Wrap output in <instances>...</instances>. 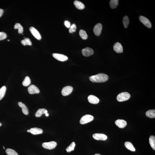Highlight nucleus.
Wrapping results in <instances>:
<instances>
[{
    "label": "nucleus",
    "mask_w": 155,
    "mask_h": 155,
    "mask_svg": "<svg viewBox=\"0 0 155 155\" xmlns=\"http://www.w3.org/2000/svg\"><path fill=\"white\" fill-rule=\"evenodd\" d=\"M108 75L103 73H99L89 77L90 80L92 82L101 83L106 82L108 80Z\"/></svg>",
    "instance_id": "1"
},
{
    "label": "nucleus",
    "mask_w": 155,
    "mask_h": 155,
    "mask_svg": "<svg viewBox=\"0 0 155 155\" xmlns=\"http://www.w3.org/2000/svg\"><path fill=\"white\" fill-rule=\"evenodd\" d=\"M131 97V95L127 92H122L117 96V99L119 102H122L128 100Z\"/></svg>",
    "instance_id": "2"
},
{
    "label": "nucleus",
    "mask_w": 155,
    "mask_h": 155,
    "mask_svg": "<svg viewBox=\"0 0 155 155\" xmlns=\"http://www.w3.org/2000/svg\"><path fill=\"white\" fill-rule=\"evenodd\" d=\"M93 119L94 117L92 115H86L82 117L80 120V123L82 124H85L91 122Z\"/></svg>",
    "instance_id": "3"
},
{
    "label": "nucleus",
    "mask_w": 155,
    "mask_h": 155,
    "mask_svg": "<svg viewBox=\"0 0 155 155\" xmlns=\"http://www.w3.org/2000/svg\"><path fill=\"white\" fill-rule=\"evenodd\" d=\"M57 145V143L55 141L44 142L42 144L43 147L48 149H52L55 148Z\"/></svg>",
    "instance_id": "4"
},
{
    "label": "nucleus",
    "mask_w": 155,
    "mask_h": 155,
    "mask_svg": "<svg viewBox=\"0 0 155 155\" xmlns=\"http://www.w3.org/2000/svg\"><path fill=\"white\" fill-rule=\"evenodd\" d=\"M140 21L144 25L148 28H151L152 25L149 20L145 17L141 16L139 17Z\"/></svg>",
    "instance_id": "5"
},
{
    "label": "nucleus",
    "mask_w": 155,
    "mask_h": 155,
    "mask_svg": "<svg viewBox=\"0 0 155 155\" xmlns=\"http://www.w3.org/2000/svg\"><path fill=\"white\" fill-rule=\"evenodd\" d=\"M53 56L56 59L60 61L64 62L68 59L67 57L62 54L54 53L53 54Z\"/></svg>",
    "instance_id": "6"
},
{
    "label": "nucleus",
    "mask_w": 155,
    "mask_h": 155,
    "mask_svg": "<svg viewBox=\"0 0 155 155\" xmlns=\"http://www.w3.org/2000/svg\"><path fill=\"white\" fill-rule=\"evenodd\" d=\"M73 88L70 86L65 87L63 88L62 91V93L64 96H67L70 95L72 92Z\"/></svg>",
    "instance_id": "7"
},
{
    "label": "nucleus",
    "mask_w": 155,
    "mask_h": 155,
    "mask_svg": "<svg viewBox=\"0 0 155 155\" xmlns=\"http://www.w3.org/2000/svg\"><path fill=\"white\" fill-rule=\"evenodd\" d=\"M30 32L33 36L38 40H40L41 39V35L39 31L33 27H31L29 29Z\"/></svg>",
    "instance_id": "8"
},
{
    "label": "nucleus",
    "mask_w": 155,
    "mask_h": 155,
    "mask_svg": "<svg viewBox=\"0 0 155 155\" xmlns=\"http://www.w3.org/2000/svg\"><path fill=\"white\" fill-rule=\"evenodd\" d=\"M102 29V24L99 23L94 27L93 31L95 35L97 36H99L101 34Z\"/></svg>",
    "instance_id": "9"
},
{
    "label": "nucleus",
    "mask_w": 155,
    "mask_h": 155,
    "mask_svg": "<svg viewBox=\"0 0 155 155\" xmlns=\"http://www.w3.org/2000/svg\"><path fill=\"white\" fill-rule=\"evenodd\" d=\"M83 55L86 57H88L93 55L94 53L93 50L90 48L87 47L82 50Z\"/></svg>",
    "instance_id": "10"
},
{
    "label": "nucleus",
    "mask_w": 155,
    "mask_h": 155,
    "mask_svg": "<svg viewBox=\"0 0 155 155\" xmlns=\"http://www.w3.org/2000/svg\"><path fill=\"white\" fill-rule=\"evenodd\" d=\"M93 137L94 139L101 141H106L108 138L107 136L104 134H94Z\"/></svg>",
    "instance_id": "11"
},
{
    "label": "nucleus",
    "mask_w": 155,
    "mask_h": 155,
    "mask_svg": "<svg viewBox=\"0 0 155 155\" xmlns=\"http://www.w3.org/2000/svg\"><path fill=\"white\" fill-rule=\"evenodd\" d=\"M28 91L29 93L31 94H38L40 92L38 88L34 85H31L28 87Z\"/></svg>",
    "instance_id": "12"
},
{
    "label": "nucleus",
    "mask_w": 155,
    "mask_h": 155,
    "mask_svg": "<svg viewBox=\"0 0 155 155\" xmlns=\"http://www.w3.org/2000/svg\"><path fill=\"white\" fill-rule=\"evenodd\" d=\"M88 100L90 103L93 104H97L99 102V98L93 95H90L88 98Z\"/></svg>",
    "instance_id": "13"
},
{
    "label": "nucleus",
    "mask_w": 155,
    "mask_h": 155,
    "mask_svg": "<svg viewBox=\"0 0 155 155\" xmlns=\"http://www.w3.org/2000/svg\"><path fill=\"white\" fill-rule=\"evenodd\" d=\"M115 124L120 128H122L126 126L127 123L126 121L123 120L118 119L115 122Z\"/></svg>",
    "instance_id": "14"
},
{
    "label": "nucleus",
    "mask_w": 155,
    "mask_h": 155,
    "mask_svg": "<svg viewBox=\"0 0 155 155\" xmlns=\"http://www.w3.org/2000/svg\"><path fill=\"white\" fill-rule=\"evenodd\" d=\"M114 49L117 53H121L123 52V48L122 45L119 42H117L114 44Z\"/></svg>",
    "instance_id": "15"
},
{
    "label": "nucleus",
    "mask_w": 155,
    "mask_h": 155,
    "mask_svg": "<svg viewBox=\"0 0 155 155\" xmlns=\"http://www.w3.org/2000/svg\"><path fill=\"white\" fill-rule=\"evenodd\" d=\"M18 105L20 108H22V112L25 115H28L29 114V110L28 107L25 105L21 102H19Z\"/></svg>",
    "instance_id": "16"
},
{
    "label": "nucleus",
    "mask_w": 155,
    "mask_h": 155,
    "mask_svg": "<svg viewBox=\"0 0 155 155\" xmlns=\"http://www.w3.org/2000/svg\"><path fill=\"white\" fill-rule=\"evenodd\" d=\"M30 133L34 135H38L42 134L43 133V130L37 127H34L31 128L30 130Z\"/></svg>",
    "instance_id": "17"
},
{
    "label": "nucleus",
    "mask_w": 155,
    "mask_h": 155,
    "mask_svg": "<svg viewBox=\"0 0 155 155\" xmlns=\"http://www.w3.org/2000/svg\"><path fill=\"white\" fill-rule=\"evenodd\" d=\"M74 5L75 7L79 10H83L85 8V6L82 2L77 1H75L74 2Z\"/></svg>",
    "instance_id": "18"
},
{
    "label": "nucleus",
    "mask_w": 155,
    "mask_h": 155,
    "mask_svg": "<svg viewBox=\"0 0 155 155\" xmlns=\"http://www.w3.org/2000/svg\"><path fill=\"white\" fill-rule=\"evenodd\" d=\"M47 111L45 109H39L35 113V116L37 117H39L43 114H47Z\"/></svg>",
    "instance_id": "19"
},
{
    "label": "nucleus",
    "mask_w": 155,
    "mask_h": 155,
    "mask_svg": "<svg viewBox=\"0 0 155 155\" xmlns=\"http://www.w3.org/2000/svg\"><path fill=\"white\" fill-rule=\"evenodd\" d=\"M125 146L127 149L131 151H135V148L134 147L132 144L131 142H125Z\"/></svg>",
    "instance_id": "20"
},
{
    "label": "nucleus",
    "mask_w": 155,
    "mask_h": 155,
    "mask_svg": "<svg viewBox=\"0 0 155 155\" xmlns=\"http://www.w3.org/2000/svg\"><path fill=\"white\" fill-rule=\"evenodd\" d=\"M146 116L150 118H155V110H150L146 112Z\"/></svg>",
    "instance_id": "21"
},
{
    "label": "nucleus",
    "mask_w": 155,
    "mask_h": 155,
    "mask_svg": "<svg viewBox=\"0 0 155 155\" xmlns=\"http://www.w3.org/2000/svg\"><path fill=\"white\" fill-rule=\"evenodd\" d=\"M150 145L153 149L155 150V137L153 136H150L149 138Z\"/></svg>",
    "instance_id": "22"
},
{
    "label": "nucleus",
    "mask_w": 155,
    "mask_h": 155,
    "mask_svg": "<svg viewBox=\"0 0 155 155\" xmlns=\"http://www.w3.org/2000/svg\"><path fill=\"white\" fill-rule=\"evenodd\" d=\"M118 0H111L110 3V7L112 9L116 8L118 5Z\"/></svg>",
    "instance_id": "23"
},
{
    "label": "nucleus",
    "mask_w": 155,
    "mask_h": 155,
    "mask_svg": "<svg viewBox=\"0 0 155 155\" xmlns=\"http://www.w3.org/2000/svg\"><path fill=\"white\" fill-rule=\"evenodd\" d=\"M6 87L5 86H3L0 89V100H1L5 95L6 91Z\"/></svg>",
    "instance_id": "24"
},
{
    "label": "nucleus",
    "mask_w": 155,
    "mask_h": 155,
    "mask_svg": "<svg viewBox=\"0 0 155 155\" xmlns=\"http://www.w3.org/2000/svg\"><path fill=\"white\" fill-rule=\"evenodd\" d=\"M79 35L83 39L86 40L87 39L88 36L86 31L83 30H81L79 31Z\"/></svg>",
    "instance_id": "25"
},
{
    "label": "nucleus",
    "mask_w": 155,
    "mask_h": 155,
    "mask_svg": "<svg viewBox=\"0 0 155 155\" xmlns=\"http://www.w3.org/2000/svg\"><path fill=\"white\" fill-rule=\"evenodd\" d=\"M31 83V79L29 77L27 76L25 78L23 81L22 82V85L25 87H27Z\"/></svg>",
    "instance_id": "26"
},
{
    "label": "nucleus",
    "mask_w": 155,
    "mask_h": 155,
    "mask_svg": "<svg viewBox=\"0 0 155 155\" xmlns=\"http://www.w3.org/2000/svg\"><path fill=\"white\" fill-rule=\"evenodd\" d=\"M14 28L15 29H18V33L19 34L22 33L23 31V27L20 24L17 23L14 26Z\"/></svg>",
    "instance_id": "27"
},
{
    "label": "nucleus",
    "mask_w": 155,
    "mask_h": 155,
    "mask_svg": "<svg viewBox=\"0 0 155 155\" xmlns=\"http://www.w3.org/2000/svg\"><path fill=\"white\" fill-rule=\"evenodd\" d=\"M129 22V20L128 16H124L123 18V22L125 28H126L128 26Z\"/></svg>",
    "instance_id": "28"
},
{
    "label": "nucleus",
    "mask_w": 155,
    "mask_h": 155,
    "mask_svg": "<svg viewBox=\"0 0 155 155\" xmlns=\"http://www.w3.org/2000/svg\"><path fill=\"white\" fill-rule=\"evenodd\" d=\"M21 43L24 45H32V43L30 39L29 38H25L21 41Z\"/></svg>",
    "instance_id": "29"
},
{
    "label": "nucleus",
    "mask_w": 155,
    "mask_h": 155,
    "mask_svg": "<svg viewBox=\"0 0 155 155\" xmlns=\"http://www.w3.org/2000/svg\"><path fill=\"white\" fill-rule=\"evenodd\" d=\"M6 151L8 155H19L15 150L7 148Z\"/></svg>",
    "instance_id": "30"
},
{
    "label": "nucleus",
    "mask_w": 155,
    "mask_h": 155,
    "mask_svg": "<svg viewBox=\"0 0 155 155\" xmlns=\"http://www.w3.org/2000/svg\"><path fill=\"white\" fill-rule=\"evenodd\" d=\"M75 146V144L74 142H72L70 145L66 149L67 152H70L72 150H74Z\"/></svg>",
    "instance_id": "31"
},
{
    "label": "nucleus",
    "mask_w": 155,
    "mask_h": 155,
    "mask_svg": "<svg viewBox=\"0 0 155 155\" xmlns=\"http://www.w3.org/2000/svg\"><path fill=\"white\" fill-rule=\"evenodd\" d=\"M7 37L6 33L3 32H0V41L5 39Z\"/></svg>",
    "instance_id": "32"
},
{
    "label": "nucleus",
    "mask_w": 155,
    "mask_h": 155,
    "mask_svg": "<svg viewBox=\"0 0 155 155\" xmlns=\"http://www.w3.org/2000/svg\"><path fill=\"white\" fill-rule=\"evenodd\" d=\"M64 24L65 26L68 28H70L71 26V24L70 22L68 20H66L64 21Z\"/></svg>",
    "instance_id": "33"
},
{
    "label": "nucleus",
    "mask_w": 155,
    "mask_h": 155,
    "mask_svg": "<svg viewBox=\"0 0 155 155\" xmlns=\"http://www.w3.org/2000/svg\"><path fill=\"white\" fill-rule=\"evenodd\" d=\"M70 28L72 29H76V24H73L72 25H71Z\"/></svg>",
    "instance_id": "34"
},
{
    "label": "nucleus",
    "mask_w": 155,
    "mask_h": 155,
    "mask_svg": "<svg viewBox=\"0 0 155 155\" xmlns=\"http://www.w3.org/2000/svg\"><path fill=\"white\" fill-rule=\"evenodd\" d=\"M76 29H72L70 28L69 29V32L70 33H72L73 32H76Z\"/></svg>",
    "instance_id": "35"
},
{
    "label": "nucleus",
    "mask_w": 155,
    "mask_h": 155,
    "mask_svg": "<svg viewBox=\"0 0 155 155\" xmlns=\"http://www.w3.org/2000/svg\"><path fill=\"white\" fill-rule=\"evenodd\" d=\"M3 10L0 8V17H1L2 15H3Z\"/></svg>",
    "instance_id": "36"
},
{
    "label": "nucleus",
    "mask_w": 155,
    "mask_h": 155,
    "mask_svg": "<svg viewBox=\"0 0 155 155\" xmlns=\"http://www.w3.org/2000/svg\"><path fill=\"white\" fill-rule=\"evenodd\" d=\"M45 116H49V114H48V113H47V114H45Z\"/></svg>",
    "instance_id": "37"
},
{
    "label": "nucleus",
    "mask_w": 155,
    "mask_h": 155,
    "mask_svg": "<svg viewBox=\"0 0 155 155\" xmlns=\"http://www.w3.org/2000/svg\"><path fill=\"white\" fill-rule=\"evenodd\" d=\"M27 132H28V133L30 132V130H28L27 131Z\"/></svg>",
    "instance_id": "38"
},
{
    "label": "nucleus",
    "mask_w": 155,
    "mask_h": 155,
    "mask_svg": "<svg viewBox=\"0 0 155 155\" xmlns=\"http://www.w3.org/2000/svg\"><path fill=\"white\" fill-rule=\"evenodd\" d=\"M95 155H101L100 154H95Z\"/></svg>",
    "instance_id": "39"
},
{
    "label": "nucleus",
    "mask_w": 155,
    "mask_h": 155,
    "mask_svg": "<svg viewBox=\"0 0 155 155\" xmlns=\"http://www.w3.org/2000/svg\"><path fill=\"white\" fill-rule=\"evenodd\" d=\"M2 125V124L1 123H0V126H1Z\"/></svg>",
    "instance_id": "40"
},
{
    "label": "nucleus",
    "mask_w": 155,
    "mask_h": 155,
    "mask_svg": "<svg viewBox=\"0 0 155 155\" xmlns=\"http://www.w3.org/2000/svg\"><path fill=\"white\" fill-rule=\"evenodd\" d=\"M8 41H9V40H8Z\"/></svg>",
    "instance_id": "41"
}]
</instances>
